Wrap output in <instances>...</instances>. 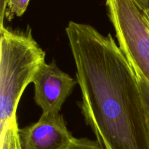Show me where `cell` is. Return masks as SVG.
Returning a JSON list of instances; mask_svg holds the SVG:
<instances>
[{
	"label": "cell",
	"mask_w": 149,
	"mask_h": 149,
	"mask_svg": "<svg viewBox=\"0 0 149 149\" xmlns=\"http://www.w3.org/2000/svg\"><path fill=\"white\" fill-rule=\"evenodd\" d=\"M144 13L149 23V0H141Z\"/></svg>",
	"instance_id": "obj_10"
},
{
	"label": "cell",
	"mask_w": 149,
	"mask_h": 149,
	"mask_svg": "<svg viewBox=\"0 0 149 149\" xmlns=\"http://www.w3.org/2000/svg\"><path fill=\"white\" fill-rule=\"evenodd\" d=\"M4 1H5V0H0V2H1V7L3 5V4H4Z\"/></svg>",
	"instance_id": "obj_11"
},
{
	"label": "cell",
	"mask_w": 149,
	"mask_h": 149,
	"mask_svg": "<svg viewBox=\"0 0 149 149\" xmlns=\"http://www.w3.org/2000/svg\"><path fill=\"white\" fill-rule=\"evenodd\" d=\"M34 100L42 113H60L62 106L71 95L77 80L61 71L55 61L45 63L33 79Z\"/></svg>",
	"instance_id": "obj_4"
},
{
	"label": "cell",
	"mask_w": 149,
	"mask_h": 149,
	"mask_svg": "<svg viewBox=\"0 0 149 149\" xmlns=\"http://www.w3.org/2000/svg\"><path fill=\"white\" fill-rule=\"evenodd\" d=\"M0 131L16 116L25 89L45 63V52L32 36L31 30L0 27Z\"/></svg>",
	"instance_id": "obj_2"
},
{
	"label": "cell",
	"mask_w": 149,
	"mask_h": 149,
	"mask_svg": "<svg viewBox=\"0 0 149 149\" xmlns=\"http://www.w3.org/2000/svg\"><path fill=\"white\" fill-rule=\"evenodd\" d=\"M21 149H68L74 140L60 113H42L36 123L19 129Z\"/></svg>",
	"instance_id": "obj_5"
},
{
	"label": "cell",
	"mask_w": 149,
	"mask_h": 149,
	"mask_svg": "<svg viewBox=\"0 0 149 149\" xmlns=\"http://www.w3.org/2000/svg\"><path fill=\"white\" fill-rule=\"evenodd\" d=\"M30 0H5L1 7V26L3 20L7 18L11 20L14 17H20L27 9Z\"/></svg>",
	"instance_id": "obj_7"
},
{
	"label": "cell",
	"mask_w": 149,
	"mask_h": 149,
	"mask_svg": "<svg viewBox=\"0 0 149 149\" xmlns=\"http://www.w3.org/2000/svg\"><path fill=\"white\" fill-rule=\"evenodd\" d=\"M139 79V78H138ZM140 85H141V90H142L143 95L144 99H145V101L146 103L147 106H148V111H149V86L146 84V82H144L143 80L140 79Z\"/></svg>",
	"instance_id": "obj_9"
},
{
	"label": "cell",
	"mask_w": 149,
	"mask_h": 149,
	"mask_svg": "<svg viewBox=\"0 0 149 149\" xmlns=\"http://www.w3.org/2000/svg\"><path fill=\"white\" fill-rule=\"evenodd\" d=\"M68 149H103L97 141L87 138H76Z\"/></svg>",
	"instance_id": "obj_8"
},
{
	"label": "cell",
	"mask_w": 149,
	"mask_h": 149,
	"mask_svg": "<svg viewBox=\"0 0 149 149\" xmlns=\"http://www.w3.org/2000/svg\"><path fill=\"white\" fill-rule=\"evenodd\" d=\"M118 45L140 79L149 86V23L141 0H106Z\"/></svg>",
	"instance_id": "obj_3"
},
{
	"label": "cell",
	"mask_w": 149,
	"mask_h": 149,
	"mask_svg": "<svg viewBox=\"0 0 149 149\" xmlns=\"http://www.w3.org/2000/svg\"><path fill=\"white\" fill-rule=\"evenodd\" d=\"M65 33L81 113L103 149H149V111L139 79L111 33L70 21Z\"/></svg>",
	"instance_id": "obj_1"
},
{
	"label": "cell",
	"mask_w": 149,
	"mask_h": 149,
	"mask_svg": "<svg viewBox=\"0 0 149 149\" xmlns=\"http://www.w3.org/2000/svg\"><path fill=\"white\" fill-rule=\"evenodd\" d=\"M1 133V149H21L17 116L12 118Z\"/></svg>",
	"instance_id": "obj_6"
}]
</instances>
